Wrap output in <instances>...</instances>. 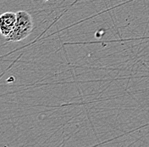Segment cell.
Returning <instances> with one entry per match:
<instances>
[{
  "label": "cell",
  "mask_w": 149,
  "mask_h": 147,
  "mask_svg": "<svg viewBox=\"0 0 149 147\" xmlns=\"http://www.w3.org/2000/svg\"><path fill=\"white\" fill-rule=\"evenodd\" d=\"M33 29V20L31 15L25 10L16 13V23L12 33L5 37L8 42H19L24 40L31 33Z\"/></svg>",
  "instance_id": "1"
},
{
  "label": "cell",
  "mask_w": 149,
  "mask_h": 147,
  "mask_svg": "<svg viewBox=\"0 0 149 147\" xmlns=\"http://www.w3.org/2000/svg\"><path fill=\"white\" fill-rule=\"evenodd\" d=\"M16 23V13L8 11L3 13L0 17V32L5 37L12 33Z\"/></svg>",
  "instance_id": "2"
}]
</instances>
